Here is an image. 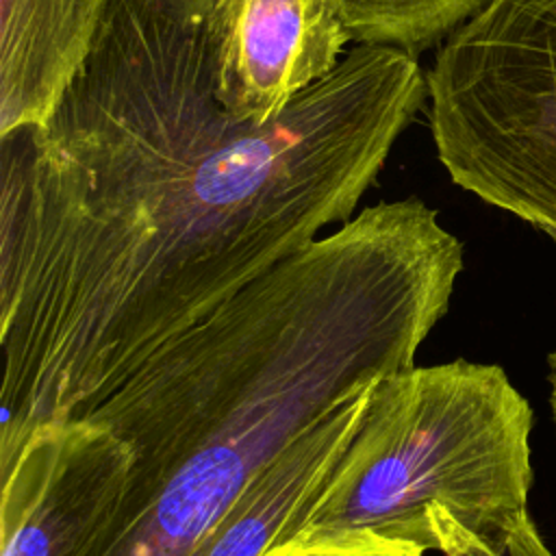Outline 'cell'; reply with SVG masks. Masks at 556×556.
<instances>
[{
    "label": "cell",
    "mask_w": 556,
    "mask_h": 556,
    "mask_svg": "<svg viewBox=\"0 0 556 556\" xmlns=\"http://www.w3.org/2000/svg\"><path fill=\"white\" fill-rule=\"evenodd\" d=\"M132 467V445L98 419L37 426L0 463V556H100Z\"/></svg>",
    "instance_id": "obj_5"
},
{
    "label": "cell",
    "mask_w": 556,
    "mask_h": 556,
    "mask_svg": "<svg viewBox=\"0 0 556 556\" xmlns=\"http://www.w3.org/2000/svg\"><path fill=\"white\" fill-rule=\"evenodd\" d=\"M545 235H547V237H549V239H552V241H554V243H556V230H547V232H545Z\"/></svg>",
    "instance_id": "obj_13"
},
{
    "label": "cell",
    "mask_w": 556,
    "mask_h": 556,
    "mask_svg": "<svg viewBox=\"0 0 556 556\" xmlns=\"http://www.w3.org/2000/svg\"><path fill=\"white\" fill-rule=\"evenodd\" d=\"M532 424L530 402L493 363L380 376L304 526L376 528L424 545V513L443 504L469 530L497 534L528 515Z\"/></svg>",
    "instance_id": "obj_3"
},
{
    "label": "cell",
    "mask_w": 556,
    "mask_h": 556,
    "mask_svg": "<svg viewBox=\"0 0 556 556\" xmlns=\"http://www.w3.org/2000/svg\"><path fill=\"white\" fill-rule=\"evenodd\" d=\"M376 380L345 393L300 430L245 484L191 556H263L302 528L361 428Z\"/></svg>",
    "instance_id": "obj_7"
},
{
    "label": "cell",
    "mask_w": 556,
    "mask_h": 556,
    "mask_svg": "<svg viewBox=\"0 0 556 556\" xmlns=\"http://www.w3.org/2000/svg\"><path fill=\"white\" fill-rule=\"evenodd\" d=\"M109 0H0V135L37 126L80 70Z\"/></svg>",
    "instance_id": "obj_8"
},
{
    "label": "cell",
    "mask_w": 556,
    "mask_h": 556,
    "mask_svg": "<svg viewBox=\"0 0 556 556\" xmlns=\"http://www.w3.org/2000/svg\"><path fill=\"white\" fill-rule=\"evenodd\" d=\"M489 0H339L352 43L395 46L413 54L441 43Z\"/></svg>",
    "instance_id": "obj_9"
},
{
    "label": "cell",
    "mask_w": 556,
    "mask_h": 556,
    "mask_svg": "<svg viewBox=\"0 0 556 556\" xmlns=\"http://www.w3.org/2000/svg\"><path fill=\"white\" fill-rule=\"evenodd\" d=\"M424 545L441 556H554L530 513L497 534H480L443 504H430L424 513Z\"/></svg>",
    "instance_id": "obj_10"
},
{
    "label": "cell",
    "mask_w": 556,
    "mask_h": 556,
    "mask_svg": "<svg viewBox=\"0 0 556 556\" xmlns=\"http://www.w3.org/2000/svg\"><path fill=\"white\" fill-rule=\"evenodd\" d=\"M426 89L452 182L556 230V0H489L441 41Z\"/></svg>",
    "instance_id": "obj_4"
},
{
    "label": "cell",
    "mask_w": 556,
    "mask_h": 556,
    "mask_svg": "<svg viewBox=\"0 0 556 556\" xmlns=\"http://www.w3.org/2000/svg\"><path fill=\"white\" fill-rule=\"evenodd\" d=\"M547 367H549V406H552V417H554V426H556V350L547 356Z\"/></svg>",
    "instance_id": "obj_12"
},
{
    "label": "cell",
    "mask_w": 556,
    "mask_h": 556,
    "mask_svg": "<svg viewBox=\"0 0 556 556\" xmlns=\"http://www.w3.org/2000/svg\"><path fill=\"white\" fill-rule=\"evenodd\" d=\"M428 549L376 528L302 526L263 556H426Z\"/></svg>",
    "instance_id": "obj_11"
},
{
    "label": "cell",
    "mask_w": 556,
    "mask_h": 556,
    "mask_svg": "<svg viewBox=\"0 0 556 556\" xmlns=\"http://www.w3.org/2000/svg\"><path fill=\"white\" fill-rule=\"evenodd\" d=\"M226 0H109L46 122L0 135V463L341 226L426 104L356 43L271 122L217 98Z\"/></svg>",
    "instance_id": "obj_1"
},
{
    "label": "cell",
    "mask_w": 556,
    "mask_h": 556,
    "mask_svg": "<svg viewBox=\"0 0 556 556\" xmlns=\"http://www.w3.org/2000/svg\"><path fill=\"white\" fill-rule=\"evenodd\" d=\"M350 43L339 0H226L217 98L263 126L337 70Z\"/></svg>",
    "instance_id": "obj_6"
},
{
    "label": "cell",
    "mask_w": 556,
    "mask_h": 556,
    "mask_svg": "<svg viewBox=\"0 0 556 556\" xmlns=\"http://www.w3.org/2000/svg\"><path fill=\"white\" fill-rule=\"evenodd\" d=\"M463 267V241L432 206L380 200L163 343L78 415L135 450L100 556H191L300 430L415 365Z\"/></svg>",
    "instance_id": "obj_2"
}]
</instances>
